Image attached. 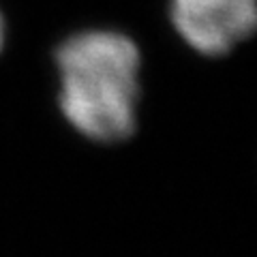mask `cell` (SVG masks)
Returning a JSON list of instances; mask_svg holds the SVG:
<instances>
[{
  "instance_id": "obj_1",
  "label": "cell",
  "mask_w": 257,
  "mask_h": 257,
  "mask_svg": "<svg viewBox=\"0 0 257 257\" xmlns=\"http://www.w3.org/2000/svg\"><path fill=\"white\" fill-rule=\"evenodd\" d=\"M60 109L88 140L111 144L131 138L138 124L140 50L109 30L79 32L56 54Z\"/></svg>"
},
{
  "instance_id": "obj_2",
  "label": "cell",
  "mask_w": 257,
  "mask_h": 257,
  "mask_svg": "<svg viewBox=\"0 0 257 257\" xmlns=\"http://www.w3.org/2000/svg\"><path fill=\"white\" fill-rule=\"evenodd\" d=\"M178 35L204 56H223L253 35L257 0H172Z\"/></svg>"
},
{
  "instance_id": "obj_3",
  "label": "cell",
  "mask_w": 257,
  "mask_h": 257,
  "mask_svg": "<svg viewBox=\"0 0 257 257\" xmlns=\"http://www.w3.org/2000/svg\"><path fill=\"white\" fill-rule=\"evenodd\" d=\"M3 39H5V24H3V15H0V47H3Z\"/></svg>"
}]
</instances>
